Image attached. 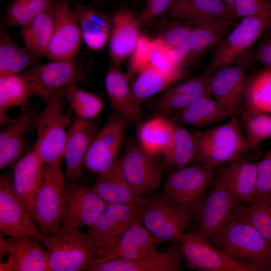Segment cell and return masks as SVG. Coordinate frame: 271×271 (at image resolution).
Instances as JSON below:
<instances>
[{
	"label": "cell",
	"instance_id": "obj_28",
	"mask_svg": "<svg viewBox=\"0 0 271 271\" xmlns=\"http://www.w3.org/2000/svg\"><path fill=\"white\" fill-rule=\"evenodd\" d=\"M38 113L34 109L27 107L14 120L5 125L0 132V169L13 165L23 151L25 136Z\"/></svg>",
	"mask_w": 271,
	"mask_h": 271
},
{
	"label": "cell",
	"instance_id": "obj_9",
	"mask_svg": "<svg viewBox=\"0 0 271 271\" xmlns=\"http://www.w3.org/2000/svg\"><path fill=\"white\" fill-rule=\"evenodd\" d=\"M33 95L47 103L60 90L70 83L86 82L84 70L72 61H52L36 65L21 74Z\"/></svg>",
	"mask_w": 271,
	"mask_h": 271
},
{
	"label": "cell",
	"instance_id": "obj_15",
	"mask_svg": "<svg viewBox=\"0 0 271 271\" xmlns=\"http://www.w3.org/2000/svg\"><path fill=\"white\" fill-rule=\"evenodd\" d=\"M142 222L139 203H108L95 222L88 227V235L96 248V255L112 245L132 223Z\"/></svg>",
	"mask_w": 271,
	"mask_h": 271
},
{
	"label": "cell",
	"instance_id": "obj_13",
	"mask_svg": "<svg viewBox=\"0 0 271 271\" xmlns=\"http://www.w3.org/2000/svg\"><path fill=\"white\" fill-rule=\"evenodd\" d=\"M127 120L116 112L110 114L96 133L86 153L84 166L90 172L100 174L117 160L123 143Z\"/></svg>",
	"mask_w": 271,
	"mask_h": 271
},
{
	"label": "cell",
	"instance_id": "obj_3",
	"mask_svg": "<svg viewBox=\"0 0 271 271\" xmlns=\"http://www.w3.org/2000/svg\"><path fill=\"white\" fill-rule=\"evenodd\" d=\"M65 100L60 90L38 114L33 125L36 132L34 148L43 163H61L64 160L68 130L71 121L70 112L65 113Z\"/></svg>",
	"mask_w": 271,
	"mask_h": 271
},
{
	"label": "cell",
	"instance_id": "obj_29",
	"mask_svg": "<svg viewBox=\"0 0 271 271\" xmlns=\"http://www.w3.org/2000/svg\"><path fill=\"white\" fill-rule=\"evenodd\" d=\"M236 19L210 20L193 26L184 67L214 49L234 27Z\"/></svg>",
	"mask_w": 271,
	"mask_h": 271
},
{
	"label": "cell",
	"instance_id": "obj_14",
	"mask_svg": "<svg viewBox=\"0 0 271 271\" xmlns=\"http://www.w3.org/2000/svg\"><path fill=\"white\" fill-rule=\"evenodd\" d=\"M0 231L11 237H30L41 242L43 235L34 224L13 188V174L0 177Z\"/></svg>",
	"mask_w": 271,
	"mask_h": 271
},
{
	"label": "cell",
	"instance_id": "obj_31",
	"mask_svg": "<svg viewBox=\"0 0 271 271\" xmlns=\"http://www.w3.org/2000/svg\"><path fill=\"white\" fill-rule=\"evenodd\" d=\"M238 114L210 96H202L191 101L172 115L174 120L195 127L209 125Z\"/></svg>",
	"mask_w": 271,
	"mask_h": 271
},
{
	"label": "cell",
	"instance_id": "obj_38",
	"mask_svg": "<svg viewBox=\"0 0 271 271\" xmlns=\"http://www.w3.org/2000/svg\"><path fill=\"white\" fill-rule=\"evenodd\" d=\"M33 92L21 74L0 76V123L4 126L15 119L7 114L11 108L19 106L22 109L27 107Z\"/></svg>",
	"mask_w": 271,
	"mask_h": 271
},
{
	"label": "cell",
	"instance_id": "obj_42",
	"mask_svg": "<svg viewBox=\"0 0 271 271\" xmlns=\"http://www.w3.org/2000/svg\"><path fill=\"white\" fill-rule=\"evenodd\" d=\"M62 90L70 109L75 116L81 119H94L103 108V102L99 96L80 88L76 82L69 83Z\"/></svg>",
	"mask_w": 271,
	"mask_h": 271
},
{
	"label": "cell",
	"instance_id": "obj_45",
	"mask_svg": "<svg viewBox=\"0 0 271 271\" xmlns=\"http://www.w3.org/2000/svg\"><path fill=\"white\" fill-rule=\"evenodd\" d=\"M238 114L247 141L256 148L271 138V115L254 112L240 106Z\"/></svg>",
	"mask_w": 271,
	"mask_h": 271
},
{
	"label": "cell",
	"instance_id": "obj_12",
	"mask_svg": "<svg viewBox=\"0 0 271 271\" xmlns=\"http://www.w3.org/2000/svg\"><path fill=\"white\" fill-rule=\"evenodd\" d=\"M239 203L214 180L212 188L194 211L196 223L193 231L208 241L231 220Z\"/></svg>",
	"mask_w": 271,
	"mask_h": 271
},
{
	"label": "cell",
	"instance_id": "obj_32",
	"mask_svg": "<svg viewBox=\"0 0 271 271\" xmlns=\"http://www.w3.org/2000/svg\"><path fill=\"white\" fill-rule=\"evenodd\" d=\"M73 10L87 47L93 51L104 48L109 41L111 18L102 11L80 4Z\"/></svg>",
	"mask_w": 271,
	"mask_h": 271
},
{
	"label": "cell",
	"instance_id": "obj_21",
	"mask_svg": "<svg viewBox=\"0 0 271 271\" xmlns=\"http://www.w3.org/2000/svg\"><path fill=\"white\" fill-rule=\"evenodd\" d=\"M248 63L223 67L208 76L212 97L237 114L243 99Z\"/></svg>",
	"mask_w": 271,
	"mask_h": 271
},
{
	"label": "cell",
	"instance_id": "obj_7",
	"mask_svg": "<svg viewBox=\"0 0 271 271\" xmlns=\"http://www.w3.org/2000/svg\"><path fill=\"white\" fill-rule=\"evenodd\" d=\"M66 187L61 163L45 164L35 200V221L42 235L60 230L65 205Z\"/></svg>",
	"mask_w": 271,
	"mask_h": 271
},
{
	"label": "cell",
	"instance_id": "obj_51",
	"mask_svg": "<svg viewBox=\"0 0 271 271\" xmlns=\"http://www.w3.org/2000/svg\"><path fill=\"white\" fill-rule=\"evenodd\" d=\"M155 47L150 63L157 68L167 72H175L184 70L177 66L170 58L168 51L157 39H154Z\"/></svg>",
	"mask_w": 271,
	"mask_h": 271
},
{
	"label": "cell",
	"instance_id": "obj_10",
	"mask_svg": "<svg viewBox=\"0 0 271 271\" xmlns=\"http://www.w3.org/2000/svg\"><path fill=\"white\" fill-rule=\"evenodd\" d=\"M117 162L124 178L140 196L159 187L163 166L157 156L148 153L139 144L126 143Z\"/></svg>",
	"mask_w": 271,
	"mask_h": 271
},
{
	"label": "cell",
	"instance_id": "obj_48",
	"mask_svg": "<svg viewBox=\"0 0 271 271\" xmlns=\"http://www.w3.org/2000/svg\"><path fill=\"white\" fill-rule=\"evenodd\" d=\"M271 14L270 0H236L235 17L261 16Z\"/></svg>",
	"mask_w": 271,
	"mask_h": 271
},
{
	"label": "cell",
	"instance_id": "obj_49",
	"mask_svg": "<svg viewBox=\"0 0 271 271\" xmlns=\"http://www.w3.org/2000/svg\"><path fill=\"white\" fill-rule=\"evenodd\" d=\"M178 0H146V5L138 16L141 26L151 23L163 13L169 12Z\"/></svg>",
	"mask_w": 271,
	"mask_h": 271
},
{
	"label": "cell",
	"instance_id": "obj_18",
	"mask_svg": "<svg viewBox=\"0 0 271 271\" xmlns=\"http://www.w3.org/2000/svg\"><path fill=\"white\" fill-rule=\"evenodd\" d=\"M183 256L181 243L166 250L128 260L113 259L99 262L94 258L89 271H181Z\"/></svg>",
	"mask_w": 271,
	"mask_h": 271
},
{
	"label": "cell",
	"instance_id": "obj_6",
	"mask_svg": "<svg viewBox=\"0 0 271 271\" xmlns=\"http://www.w3.org/2000/svg\"><path fill=\"white\" fill-rule=\"evenodd\" d=\"M143 226L161 242H180L190 224L191 212L176 202L166 193L139 202Z\"/></svg>",
	"mask_w": 271,
	"mask_h": 271
},
{
	"label": "cell",
	"instance_id": "obj_2",
	"mask_svg": "<svg viewBox=\"0 0 271 271\" xmlns=\"http://www.w3.org/2000/svg\"><path fill=\"white\" fill-rule=\"evenodd\" d=\"M195 164L204 163L217 167L225 164L254 149L247 141L240 120L236 117L226 122L193 133Z\"/></svg>",
	"mask_w": 271,
	"mask_h": 271
},
{
	"label": "cell",
	"instance_id": "obj_55",
	"mask_svg": "<svg viewBox=\"0 0 271 271\" xmlns=\"http://www.w3.org/2000/svg\"><path fill=\"white\" fill-rule=\"evenodd\" d=\"M270 2H271V0H270Z\"/></svg>",
	"mask_w": 271,
	"mask_h": 271
},
{
	"label": "cell",
	"instance_id": "obj_33",
	"mask_svg": "<svg viewBox=\"0 0 271 271\" xmlns=\"http://www.w3.org/2000/svg\"><path fill=\"white\" fill-rule=\"evenodd\" d=\"M93 188L105 202L109 204H136L141 198L124 178L117 160L107 170L98 175Z\"/></svg>",
	"mask_w": 271,
	"mask_h": 271
},
{
	"label": "cell",
	"instance_id": "obj_47",
	"mask_svg": "<svg viewBox=\"0 0 271 271\" xmlns=\"http://www.w3.org/2000/svg\"><path fill=\"white\" fill-rule=\"evenodd\" d=\"M270 195H271V149L259 162H257L256 185L253 200L262 199Z\"/></svg>",
	"mask_w": 271,
	"mask_h": 271
},
{
	"label": "cell",
	"instance_id": "obj_39",
	"mask_svg": "<svg viewBox=\"0 0 271 271\" xmlns=\"http://www.w3.org/2000/svg\"><path fill=\"white\" fill-rule=\"evenodd\" d=\"M240 106L271 115V70L264 68L247 77Z\"/></svg>",
	"mask_w": 271,
	"mask_h": 271
},
{
	"label": "cell",
	"instance_id": "obj_30",
	"mask_svg": "<svg viewBox=\"0 0 271 271\" xmlns=\"http://www.w3.org/2000/svg\"><path fill=\"white\" fill-rule=\"evenodd\" d=\"M167 14L173 21L193 26L210 20L236 18L222 0H178Z\"/></svg>",
	"mask_w": 271,
	"mask_h": 271
},
{
	"label": "cell",
	"instance_id": "obj_50",
	"mask_svg": "<svg viewBox=\"0 0 271 271\" xmlns=\"http://www.w3.org/2000/svg\"><path fill=\"white\" fill-rule=\"evenodd\" d=\"M251 59L262 65L264 68L271 70V25L252 51Z\"/></svg>",
	"mask_w": 271,
	"mask_h": 271
},
{
	"label": "cell",
	"instance_id": "obj_4",
	"mask_svg": "<svg viewBox=\"0 0 271 271\" xmlns=\"http://www.w3.org/2000/svg\"><path fill=\"white\" fill-rule=\"evenodd\" d=\"M41 243L48 254L49 271L86 270L96 255L91 237L74 226L62 225L60 230L43 235Z\"/></svg>",
	"mask_w": 271,
	"mask_h": 271
},
{
	"label": "cell",
	"instance_id": "obj_23",
	"mask_svg": "<svg viewBox=\"0 0 271 271\" xmlns=\"http://www.w3.org/2000/svg\"><path fill=\"white\" fill-rule=\"evenodd\" d=\"M141 27L138 17L131 10L122 9L113 14L108 41L113 65L118 66L130 57L141 35Z\"/></svg>",
	"mask_w": 271,
	"mask_h": 271
},
{
	"label": "cell",
	"instance_id": "obj_27",
	"mask_svg": "<svg viewBox=\"0 0 271 271\" xmlns=\"http://www.w3.org/2000/svg\"><path fill=\"white\" fill-rule=\"evenodd\" d=\"M202 96H212L209 77L204 74L168 87L160 97L157 108L161 114L172 115L194 99Z\"/></svg>",
	"mask_w": 271,
	"mask_h": 271
},
{
	"label": "cell",
	"instance_id": "obj_35",
	"mask_svg": "<svg viewBox=\"0 0 271 271\" xmlns=\"http://www.w3.org/2000/svg\"><path fill=\"white\" fill-rule=\"evenodd\" d=\"M62 0H54L45 11L22 27L25 47L39 57L46 55L53 32L56 12Z\"/></svg>",
	"mask_w": 271,
	"mask_h": 271
},
{
	"label": "cell",
	"instance_id": "obj_8",
	"mask_svg": "<svg viewBox=\"0 0 271 271\" xmlns=\"http://www.w3.org/2000/svg\"><path fill=\"white\" fill-rule=\"evenodd\" d=\"M217 167L199 163L172 172L165 185L166 193L191 213L205 196L207 188L215 179Z\"/></svg>",
	"mask_w": 271,
	"mask_h": 271
},
{
	"label": "cell",
	"instance_id": "obj_43",
	"mask_svg": "<svg viewBox=\"0 0 271 271\" xmlns=\"http://www.w3.org/2000/svg\"><path fill=\"white\" fill-rule=\"evenodd\" d=\"M54 0H14L7 7L4 23L10 27H23L50 7Z\"/></svg>",
	"mask_w": 271,
	"mask_h": 271
},
{
	"label": "cell",
	"instance_id": "obj_20",
	"mask_svg": "<svg viewBox=\"0 0 271 271\" xmlns=\"http://www.w3.org/2000/svg\"><path fill=\"white\" fill-rule=\"evenodd\" d=\"M44 166L33 147L17 162L13 172L14 191L34 221L35 200L43 180Z\"/></svg>",
	"mask_w": 271,
	"mask_h": 271
},
{
	"label": "cell",
	"instance_id": "obj_25",
	"mask_svg": "<svg viewBox=\"0 0 271 271\" xmlns=\"http://www.w3.org/2000/svg\"><path fill=\"white\" fill-rule=\"evenodd\" d=\"M37 240L11 237L7 261H1L2 271H49L48 256Z\"/></svg>",
	"mask_w": 271,
	"mask_h": 271
},
{
	"label": "cell",
	"instance_id": "obj_54",
	"mask_svg": "<svg viewBox=\"0 0 271 271\" xmlns=\"http://www.w3.org/2000/svg\"><path fill=\"white\" fill-rule=\"evenodd\" d=\"M269 270H271V266H270V268H269Z\"/></svg>",
	"mask_w": 271,
	"mask_h": 271
},
{
	"label": "cell",
	"instance_id": "obj_44",
	"mask_svg": "<svg viewBox=\"0 0 271 271\" xmlns=\"http://www.w3.org/2000/svg\"><path fill=\"white\" fill-rule=\"evenodd\" d=\"M234 213L249 222L271 242V195L253 200L248 207H244L239 202Z\"/></svg>",
	"mask_w": 271,
	"mask_h": 271
},
{
	"label": "cell",
	"instance_id": "obj_5",
	"mask_svg": "<svg viewBox=\"0 0 271 271\" xmlns=\"http://www.w3.org/2000/svg\"><path fill=\"white\" fill-rule=\"evenodd\" d=\"M271 25V14L245 17L214 49L204 74L227 66L249 62L252 48Z\"/></svg>",
	"mask_w": 271,
	"mask_h": 271
},
{
	"label": "cell",
	"instance_id": "obj_36",
	"mask_svg": "<svg viewBox=\"0 0 271 271\" xmlns=\"http://www.w3.org/2000/svg\"><path fill=\"white\" fill-rule=\"evenodd\" d=\"M175 120L161 114L144 122L138 130L139 144L150 154L163 155L173 140Z\"/></svg>",
	"mask_w": 271,
	"mask_h": 271
},
{
	"label": "cell",
	"instance_id": "obj_40",
	"mask_svg": "<svg viewBox=\"0 0 271 271\" xmlns=\"http://www.w3.org/2000/svg\"><path fill=\"white\" fill-rule=\"evenodd\" d=\"M195 154L193 134L175 121L172 142L168 150L163 155L164 166L167 169H180L189 164H194Z\"/></svg>",
	"mask_w": 271,
	"mask_h": 271
},
{
	"label": "cell",
	"instance_id": "obj_37",
	"mask_svg": "<svg viewBox=\"0 0 271 271\" xmlns=\"http://www.w3.org/2000/svg\"><path fill=\"white\" fill-rule=\"evenodd\" d=\"M137 74L131 87L137 101L141 105L147 98L179 82L186 73L184 70L165 71L150 63Z\"/></svg>",
	"mask_w": 271,
	"mask_h": 271
},
{
	"label": "cell",
	"instance_id": "obj_41",
	"mask_svg": "<svg viewBox=\"0 0 271 271\" xmlns=\"http://www.w3.org/2000/svg\"><path fill=\"white\" fill-rule=\"evenodd\" d=\"M173 22L156 39L166 48L171 60L183 68L193 26L179 21Z\"/></svg>",
	"mask_w": 271,
	"mask_h": 271
},
{
	"label": "cell",
	"instance_id": "obj_24",
	"mask_svg": "<svg viewBox=\"0 0 271 271\" xmlns=\"http://www.w3.org/2000/svg\"><path fill=\"white\" fill-rule=\"evenodd\" d=\"M256 180L257 162L244 155L225 164L215 179L239 202L250 203L254 199Z\"/></svg>",
	"mask_w": 271,
	"mask_h": 271
},
{
	"label": "cell",
	"instance_id": "obj_1",
	"mask_svg": "<svg viewBox=\"0 0 271 271\" xmlns=\"http://www.w3.org/2000/svg\"><path fill=\"white\" fill-rule=\"evenodd\" d=\"M208 241L237 262L269 270L271 242L234 213L231 220Z\"/></svg>",
	"mask_w": 271,
	"mask_h": 271
},
{
	"label": "cell",
	"instance_id": "obj_53",
	"mask_svg": "<svg viewBox=\"0 0 271 271\" xmlns=\"http://www.w3.org/2000/svg\"><path fill=\"white\" fill-rule=\"evenodd\" d=\"M236 0H222L225 5L230 10V11L234 15V8Z\"/></svg>",
	"mask_w": 271,
	"mask_h": 271
},
{
	"label": "cell",
	"instance_id": "obj_17",
	"mask_svg": "<svg viewBox=\"0 0 271 271\" xmlns=\"http://www.w3.org/2000/svg\"><path fill=\"white\" fill-rule=\"evenodd\" d=\"M108 204L93 187L69 182L66 187L62 225L78 228L83 226L89 227L95 222Z\"/></svg>",
	"mask_w": 271,
	"mask_h": 271
},
{
	"label": "cell",
	"instance_id": "obj_46",
	"mask_svg": "<svg viewBox=\"0 0 271 271\" xmlns=\"http://www.w3.org/2000/svg\"><path fill=\"white\" fill-rule=\"evenodd\" d=\"M155 47V41L141 35L137 45L130 56L129 71L131 74H137L150 64Z\"/></svg>",
	"mask_w": 271,
	"mask_h": 271
},
{
	"label": "cell",
	"instance_id": "obj_26",
	"mask_svg": "<svg viewBox=\"0 0 271 271\" xmlns=\"http://www.w3.org/2000/svg\"><path fill=\"white\" fill-rule=\"evenodd\" d=\"M105 87L115 111L130 123H138L141 117V105L134 96L131 86L118 66L113 65L108 70Z\"/></svg>",
	"mask_w": 271,
	"mask_h": 271
},
{
	"label": "cell",
	"instance_id": "obj_52",
	"mask_svg": "<svg viewBox=\"0 0 271 271\" xmlns=\"http://www.w3.org/2000/svg\"><path fill=\"white\" fill-rule=\"evenodd\" d=\"M6 235L1 232L0 233V257L3 258L8 254L10 239L5 237Z\"/></svg>",
	"mask_w": 271,
	"mask_h": 271
},
{
	"label": "cell",
	"instance_id": "obj_11",
	"mask_svg": "<svg viewBox=\"0 0 271 271\" xmlns=\"http://www.w3.org/2000/svg\"><path fill=\"white\" fill-rule=\"evenodd\" d=\"M187 268L199 271H262L260 267L237 262L193 231L180 241Z\"/></svg>",
	"mask_w": 271,
	"mask_h": 271
},
{
	"label": "cell",
	"instance_id": "obj_34",
	"mask_svg": "<svg viewBox=\"0 0 271 271\" xmlns=\"http://www.w3.org/2000/svg\"><path fill=\"white\" fill-rule=\"evenodd\" d=\"M6 27L4 22L1 23L0 76L20 74L36 66L40 57L19 46Z\"/></svg>",
	"mask_w": 271,
	"mask_h": 271
},
{
	"label": "cell",
	"instance_id": "obj_16",
	"mask_svg": "<svg viewBox=\"0 0 271 271\" xmlns=\"http://www.w3.org/2000/svg\"><path fill=\"white\" fill-rule=\"evenodd\" d=\"M82 40L69 0H62L56 12L53 32L46 55L51 61H72Z\"/></svg>",
	"mask_w": 271,
	"mask_h": 271
},
{
	"label": "cell",
	"instance_id": "obj_22",
	"mask_svg": "<svg viewBox=\"0 0 271 271\" xmlns=\"http://www.w3.org/2000/svg\"><path fill=\"white\" fill-rule=\"evenodd\" d=\"M97 132L94 119L75 116L68 130L64 160L69 182L76 183L80 178L89 146Z\"/></svg>",
	"mask_w": 271,
	"mask_h": 271
},
{
	"label": "cell",
	"instance_id": "obj_19",
	"mask_svg": "<svg viewBox=\"0 0 271 271\" xmlns=\"http://www.w3.org/2000/svg\"><path fill=\"white\" fill-rule=\"evenodd\" d=\"M160 243L142 222H135L112 245L97 254L94 259L99 262L113 259L132 260L157 251Z\"/></svg>",
	"mask_w": 271,
	"mask_h": 271
}]
</instances>
